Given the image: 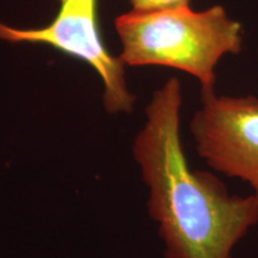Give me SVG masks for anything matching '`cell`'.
Returning <instances> with one entry per match:
<instances>
[{
	"mask_svg": "<svg viewBox=\"0 0 258 258\" xmlns=\"http://www.w3.org/2000/svg\"><path fill=\"white\" fill-rule=\"evenodd\" d=\"M201 103L189 124L196 152L217 172L246 182L258 200V97L208 90Z\"/></svg>",
	"mask_w": 258,
	"mask_h": 258,
	"instance_id": "cell-4",
	"label": "cell"
},
{
	"mask_svg": "<svg viewBox=\"0 0 258 258\" xmlns=\"http://www.w3.org/2000/svg\"><path fill=\"white\" fill-rule=\"evenodd\" d=\"M0 41L9 43L46 44L88 63L103 85V106L109 114H131L137 96L128 89L125 64L114 56L103 41L97 21V0H60L50 24L21 29L0 22Z\"/></svg>",
	"mask_w": 258,
	"mask_h": 258,
	"instance_id": "cell-3",
	"label": "cell"
},
{
	"mask_svg": "<svg viewBox=\"0 0 258 258\" xmlns=\"http://www.w3.org/2000/svg\"><path fill=\"white\" fill-rule=\"evenodd\" d=\"M133 10H159L189 6V0H128Z\"/></svg>",
	"mask_w": 258,
	"mask_h": 258,
	"instance_id": "cell-5",
	"label": "cell"
},
{
	"mask_svg": "<svg viewBox=\"0 0 258 258\" xmlns=\"http://www.w3.org/2000/svg\"><path fill=\"white\" fill-rule=\"evenodd\" d=\"M125 66H161L183 71L214 90L215 69L226 54L240 53L243 28L222 6L194 11L189 6L132 10L116 18Z\"/></svg>",
	"mask_w": 258,
	"mask_h": 258,
	"instance_id": "cell-2",
	"label": "cell"
},
{
	"mask_svg": "<svg viewBox=\"0 0 258 258\" xmlns=\"http://www.w3.org/2000/svg\"><path fill=\"white\" fill-rule=\"evenodd\" d=\"M182 85L171 78L148 103L132 154L147 188V212L165 258H233L258 224V200L233 195L218 176L192 170L180 135Z\"/></svg>",
	"mask_w": 258,
	"mask_h": 258,
	"instance_id": "cell-1",
	"label": "cell"
}]
</instances>
